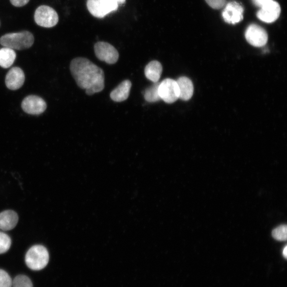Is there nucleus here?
<instances>
[{"label": "nucleus", "instance_id": "f257e3e1", "mask_svg": "<svg viewBox=\"0 0 287 287\" xmlns=\"http://www.w3.org/2000/svg\"><path fill=\"white\" fill-rule=\"evenodd\" d=\"M70 70L77 85L88 96L102 91L105 87L104 72L101 68L85 58L73 59Z\"/></svg>", "mask_w": 287, "mask_h": 287}, {"label": "nucleus", "instance_id": "f03ea898", "mask_svg": "<svg viewBox=\"0 0 287 287\" xmlns=\"http://www.w3.org/2000/svg\"><path fill=\"white\" fill-rule=\"evenodd\" d=\"M34 42L33 35L28 31L7 34L0 39V44L2 46L17 50L29 48Z\"/></svg>", "mask_w": 287, "mask_h": 287}, {"label": "nucleus", "instance_id": "7ed1b4c3", "mask_svg": "<svg viewBox=\"0 0 287 287\" xmlns=\"http://www.w3.org/2000/svg\"><path fill=\"white\" fill-rule=\"evenodd\" d=\"M49 261L47 249L42 245L31 247L25 256V262L31 270L39 271L45 268Z\"/></svg>", "mask_w": 287, "mask_h": 287}, {"label": "nucleus", "instance_id": "20e7f679", "mask_svg": "<svg viewBox=\"0 0 287 287\" xmlns=\"http://www.w3.org/2000/svg\"><path fill=\"white\" fill-rule=\"evenodd\" d=\"M119 4L113 0H87V7L94 17L102 18L116 11Z\"/></svg>", "mask_w": 287, "mask_h": 287}, {"label": "nucleus", "instance_id": "39448f33", "mask_svg": "<svg viewBox=\"0 0 287 287\" xmlns=\"http://www.w3.org/2000/svg\"><path fill=\"white\" fill-rule=\"evenodd\" d=\"M34 19L38 25L46 28L53 27L59 22L57 12L47 5H41L36 10Z\"/></svg>", "mask_w": 287, "mask_h": 287}, {"label": "nucleus", "instance_id": "423d86ee", "mask_svg": "<svg viewBox=\"0 0 287 287\" xmlns=\"http://www.w3.org/2000/svg\"><path fill=\"white\" fill-rule=\"evenodd\" d=\"M159 96L166 103L171 104L179 98V87L176 80L167 78L160 83Z\"/></svg>", "mask_w": 287, "mask_h": 287}, {"label": "nucleus", "instance_id": "0eeeda50", "mask_svg": "<svg viewBox=\"0 0 287 287\" xmlns=\"http://www.w3.org/2000/svg\"><path fill=\"white\" fill-rule=\"evenodd\" d=\"M95 51L96 57L99 60L109 65L116 64L120 57L116 48L107 42H99L96 43Z\"/></svg>", "mask_w": 287, "mask_h": 287}, {"label": "nucleus", "instance_id": "6e6552de", "mask_svg": "<svg viewBox=\"0 0 287 287\" xmlns=\"http://www.w3.org/2000/svg\"><path fill=\"white\" fill-rule=\"evenodd\" d=\"M245 37L248 43L255 47L264 46L268 40L266 30L256 24H252L248 27Z\"/></svg>", "mask_w": 287, "mask_h": 287}, {"label": "nucleus", "instance_id": "1a4fd4ad", "mask_svg": "<svg viewBox=\"0 0 287 287\" xmlns=\"http://www.w3.org/2000/svg\"><path fill=\"white\" fill-rule=\"evenodd\" d=\"M22 108L26 114L39 115L46 110L47 105L46 101L41 97L29 96L24 99L22 103Z\"/></svg>", "mask_w": 287, "mask_h": 287}, {"label": "nucleus", "instance_id": "9d476101", "mask_svg": "<svg viewBox=\"0 0 287 287\" xmlns=\"http://www.w3.org/2000/svg\"><path fill=\"white\" fill-rule=\"evenodd\" d=\"M244 8L239 3L233 1L228 3L222 12L224 21L229 24H235L243 20Z\"/></svg>", "mask_w": 287, "mask_h": 287}, {"label": "nucleus", "instance_id": "9b49d317", "mask_svg": "<svg viewBox=\"0 0 287 287\" xmlns=\"http://www.w3.org/2000/svg\"><path fill=\"white\" fill-rule=\"evenodd\" d=\"M281 13L280 4L272 1L262 6L258 12L257 17L262 22L266 23H272L276 21Z\"/></svg>", "mask_w": 287, "mask_h": 287}, {"label": "nucleus", "instance_id": "f8f14e48", "mask_svg": "<svg viewBox=\"0 0 287 287\" xmlns=\"http://www.w3.org/2000/svg\"><path fill=\"white\" fill-rule=\"evenodd\" d=\"M25 76L22 69L13 67L8 72L5 77V85L11 90H17L21 88L24 84Z\"/></svg>", "mask_w": 287, "mask_h": 287}, {"label": "nucleus", "instance_id": "ddd939ff", "mask_svg": "<svg viewBox=\"0 0 287 287\" xmlns=\"http://www.w3.org/2000/svg\"><path fill=\"white\" fill-rule=\"evenodd\" d=\"M132 83L129 80H123L110 93V97L115 102H121L128 98Z\"/></svg>", "mask_w": 287, "mask_h": 287}, {"label": "nucleus", "instance_id": "4468645a", "mask_svg": "<svg viewBox=\"0 0 287 287\" xmlns=\"http://www.w3.org/2000/svg\"><path fill=\"white\" fill-rule=\"evenodd\" d=\"M179 91V98L183 101H189L194 93V85L191 80L187 77H180L177 80Z\"/></svg>", "mask_w": 287, "mask_h": 287}, {"label": "nucleus", "instance_id": "2eb2a0df", "mask_svg": "<svg viewBox=\"0 0 287 287\" xmlns=\"http://www.w3.org/2000/svg\"><path fill=\"white\" fill-rule=\"evenodd\" d=\"M18 220L16 212L12 210L4 211L0 214V229L4 231L13 229Z\"/></svg>", "mask_w": 287, "mask_h": 287}, {"label": "nucleus", "instance_id": "dca6fc26", "mask_svg": "<svg viewBox=\"0 0 287 287\" xmlns=\"http://www.w3.org/2000/svg\"><path fill=\"white\" fill-rule=\"evenodd\" d=\"M163 71V67L160 62L153 60L149 62L145 68V75L153 83L158 82Z\"/></svg>", "mask_w": 287, "mask_h": 287}, {"label": "nucleus", "instance_id": "f3484780", "mask_svg": "<svg viewBox=\"0 0 287 287\" xmlns=\"http://www.w3.org/2000/svg\"><path fill=\"white\" fill-rule=\"evenodd\" d=\"M16 58L14 49L4 47L0 49V66L3 68H9L13 64Z\"/></svg>", "mask_w": 287, "mask_h": 287}, {"label": "nucleus", "instance_id": "a211bd4d", "mask_svg": "<svg viewBox=\"0 0 287 287\" xmlns=\"http://www.w3.org/2000/svg\"><path fill=\"white\" fill-rule=\"evenodd\" d=\"M159 82L154 83V84L147 88L144 94L145 100L149 103H154L160 100L159 96V87L160 85Z\"/></svg>", "mask_w": 287, "mask_h": 287}, {"label": "nucleus", "instance_id": "6ab92c4d", "mask_svg": "<svg viewBox=\"0 0 287 287\" xmlns=\"http://www.w3.org/2000/svg\"><path fill=\"white\" fill-rule=\"evenodd\" d=\"M12 287H33L32 281L27 276L20 275L12 281Z\"/></svg>", "mask_w": 287, "mask_h": 287}, {"label": "nucleus", "instance_id": "aec40b11", "mask_svg": "<svg viewBox=\"0 0 287 287\" xmlns=\"http://www.w3.org/2000/svg\"><path fill=\"white\" fill-rule=\"evenodd\" d=\"M11 245L10 237L5 233L0 232V254L7 252Z\"/></svg>", "mask_w": 287, "mask_h": 287}, {"label": "nucleus", "instance_id": "412c9836", "mask_svg": "<svg viewBox=\"0 0 287 287\" xmlns=\"http://www.w3.org/2000/svg\"><path fill=\"white\" fill-rule=\"evenodd\" d=\"M287 231L286 225L280 226L273 231L272 236L278 240L285 241L287 239Z\"/></svg>", "mask_w": 287, "mask_h": 287}, {"label": "nucleus", "instance_id": "4be33fe9", "mask_svg": "<svg viewBox=\"0 0 287 287\" xmlns=\"http://www.w3.org/2000/svg\"><path fill=\"white\" fill-rule=\"evenodd\" d=\"M12 281L9 274L0 269V287H12Z\"/></svg>", "mask_w": 287, "mask_h": 287}, {"label": "nucleus", "instance_id": "5701e85b", "mask_svg": "<svg viewBox=\"0 0 287 287\" xmlns=\"http://www.w3.org/2000/svg\"><path fill=\"white\" fill-rule=\"evenodd\" d=\"M211 7L215 9L222 8L226 3V0H205Z\"/></svg>", "mask_w": 287, "mask_h": 287}, {"label": "nucleus", "instance_id": "b1692460", "mask_svg": "<svg viewBox=\"0 0 287 287\" xmlns=\"http://www.w3.org/2000/svg\"><path fill=\"white\" fill-rule=\"evenodd\" d=\"M29 1V0H10L12 4L16 7H23V6L27 4Z\"/></svg>", "mask_w": 287, "mask_h": 287}, {"label": "nucleus", "instance_id": "393cba45", "mask_svg": "<svg viewBox=\"0 0 287 287\" xmlns=\"http://www.w3.org/2000/svg\"><path fill=\"white\" fill-rule=\"evenodd\" d=\"M271 1L272 0H253L254 4L260 8Z\"/></svg>", "mask_w": 287, "mask_h": 287}, {"label": "nucleus", "instance_id": "a878e982", "mask_svg": "<svg viewBox=\"0 0 287 287\" xmlns=\"http://www.w3.org/2000/svg\"><path fill=\"white\" fill-rule=\"evenodd\" d=\"M113 1L117 2L118 4H123L126 2V0H113Z\"/></svg>", "mask_w": 287, "mask_h": 287}, {"label": "nucleus", "instance_id": "bb28decb", "mask_svg": "<svg viewBox=\"0 0 287 287\" xmlns=\"http://www.w3.org/2000/svg\"><path fill=\"white\" fill-rule=\"evenodd\" d=\"M283 255L285 259H287V246H285L284 249H283Z\"/></svg>", "mask_w": 287, "mask_h": 287}]
</instances>
